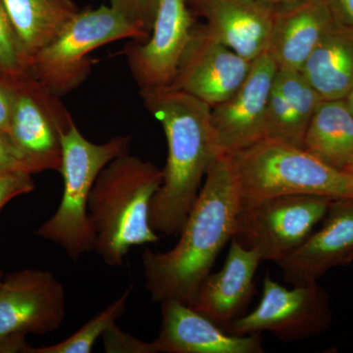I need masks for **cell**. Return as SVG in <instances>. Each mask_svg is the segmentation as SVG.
Masks as SVG:
<instances>
[{
  "mask_svg": "<svg viewBox=\"0 0 353 353\" xmlns=\"http://www.w3.org/2000/svg\"><path fill=\"white\" fill-rule=\"evenodd\" d=\"M240 192L231 159L215 158L206 173L181 238L172 250L141 254L145 289L155 303L179 301L192 305L216 259L236 234Z\"/></svg>",
  "mask_w": 353,
  "mask_h": 353,
  "instance_id": "6da1fadb",
  "label": "cell"
},
{
  "mask_svg": "<svg viewBox=\"0 0 353 353\" xmlns=\"http://www.w3.org/2000/svg\"><path fill=\"white\" fill-rule=\"evenodd\" d=\"M139 94L148 112L161 123L168 145L162 183L150 203V225L157 233L180 234L202 180L219 157L211 106L169 85L141 88Z\"/></svg>",
  "mask_w": 353,
  "mask_h": 353,
  "instance_id": "7a4b0ae2",
  "label": "cell"
},
{
  "mask_svg": "<svg viewBox=\"0 0 353 353\" xmlns=\"http://www.w3.org/2000/svg\"><path fill=\"white\" fill-rule=\"evenodd\" d=\"M161 183L162 169L128 152L99 173L90 192L88 216L94 250L108 266H123L132 248L159 241L150 211Z\"/></svg>",
  "mask_w": 353,
  "mask_h": 353,
  "instance_id": "3957f363",
  "label": "cell"
},
{
  "mask_svg": "<svg viewBox=\"0 0 353 353\" xmlns=\"http://www.w3.org/2000/svg\"><path fill=\"white\" fill-rule=\"evenodd\" d=\"M241 209L284 196L353 199V175L334 168L301 146L266 138L229 155Z\"/></svg>",
  "mask_w": 353,
  "mask_h": 353,
  "instance_id": "277c9868",
  "label": "cell"
},
{
  "mask_svg": "<svg viewBox=\"0 0 353 353\" xmlns=\"http://www.w3.org/2000/svg\"><path fill=\"white\" fill-rule=\"evenodd\" d=\"M131 138L114 137L97 145L83 136L74 125L62 138L63 194L54 214L36 230L37 236L63 248L70 259L78 260L94 250L95 236L88 201L97 176L114 158L128 152Z\"/></svg>",
  "mask_w": 353,
  "mask_h": 353,
  "instance_id": "5b68a950",
  "label": "cell"
},
{
  "mask_svg": "<svg viewBox=\"0 0 353 353\" xmlns=\"http://www.w3.org/2000/svg\"><path fill=\"white\" fill-rule=\"evenodd\" d=\"M124 39L145 41L148 36L111 6L79 11L57 38L32 57L30 75L53 94L63 97L87 80L94 63L92 51Z\"/></svg>",
  "mask_w": 353,
  "mask_h": 353,
  "instance_id": "8992f818",
  "label": "cell"
},
{
  "mask_svg": "<svg viewBox=\"0 0 353 353\" xmlns=\"http://www.w3.org/2000/svg\"><path fill=\"white\" fill-rule=\"evenodd\" d=\"M333 199L284 196L241 209L234 238L253 248L261 259L279 262L303 245L324 220Z\"/></svg>",
  "mask_w": 353,
  "mask_h": 353,
  "instance_id": "52a82bcc",
  "label": "cell"
},
{
  "mask_svg": "<svg viewBox=\"0 0 353 353\" xmlns=\"http://www.w3.org/2000/svg\"><path fill=\"white\" fill-rule=\"evenodd\" d=\"M14 102L7 134L32 174L60 171L62 138L75 125L71 114L31 75L13 78Z\"/></svg>",
  "mask_w": 353,
  "mask_h": 353,
  "instance_id": "ba28073f",
  "label": "cell"
},
{
  "mask_svg": "<svg viewBox=\"0 0 353 353\" xmlns=\"http://www.w3.org/2000/svg\"><path fill=\"white\" fill-rule=\"evenodd\" d=\"M331 324L330 296L318 282L288 289L266 273L259 305L232 322L226 332L239 336L269 332L290 343L321 334Z\"/></svg>",
  "mask_w": 353,
  "mask_h": 353,
  "instance_id": "9c48e42d",
  "label": "cell"
},
{
  "mask_svg": "<svg viewBox=\"0 0 353 353\" xmlns=\"http://www.w3.org/2000/svg\"><path fill=\"white\" fill-rule=\"evenodd\" d=\"M66 315L65 290L48 271L25 269L0 284V352H24L26 334L57 331Z\"/></svg>",
  "mask_w": 353,
  "mask_h": 353,
  "instance_id": "30bf717a",
  "label": "cell"
},
{
  "mask_svg": "<svg viewBox=\"0 0 353 353\" xmlns=\"http://www.w3.org/2000/svg\"><path fill=\"white\" fill-rule=\"evenodd\" d=\"M250 67L252 62L218 41L205 24L194 21L169 87L214 108L238 90Z\"/></svg>",
  "mask_w": 353,
  "mask_h": 353,
  "instance_id": "8fae6325",
  "label": "cell"
},
{
  "mask_svg": "<svg viewBox=\"0 0 353 353\" xmlns=\"http://www.w3.org/2000/svg\"><path fill=\"white\" fill-rule=\"evenodd\" d=\"M277 71V64L266 51L253 60L238 90L211 108L218 155L229 157L267 138V110Z\"/></svg>",
  "mask_w": 353,
  "mask_h": 353,
  "instance_id": "7c38bea8",
  "label": "cell"
},
{
  "mask_svg": "<svg viewBox=\"0 0 353 353\" xmlns=\"http://www.w3.org/2000/svg\"><path fill=\"white\" fill-rule=\"evenodd\" d=\"M194 21L187 0H160L150 38L134 41L125 48L139 88L170 85Z\"/></svg>",
  "mask_w": 353,
  "mask_h": 353,
  "instance_id": "4fadbf2b",
  "label": "cell"
},
{
  "mask_svg": "<svg viewBox=\"0 0 353 353\" xmlns=\"http://www.w3.org/2000/svg\"><path fill=\"white\" fill-rule=\"evenodd\" d=\"M353 260V199L332 201L321 229L277 265L290 285L318 282L327 272Z\"/></svg>",
  "mask_w": 353,
  "mask_h": 353,
  "instance_id": "5bb4252c",
  "label": "cell"
},
{
  "mask_svg": "<svg viewBox=\"0 0 353 353\" xmlns=\"http://www.w3.org/2000/svg\"><path fill=\"white\" fill-rule=\"evenodd\" d=\"M218 41L252 62L268 50L276 4L263 0H187Z\"/></svg>",
  "mask_w": 353,
  "mask_h": 353,
  "instance_id": "9a60e30c",
  "label": "cell"
},
{
  "mask_svg": "<svg viewBox=\"0 0 353 353\" xmlns=\"http://www.w3.org/2000/svg\"><path fill=\"white\" fill-rule=\"evenodd\" d=\"M261 256L233 238L223 268L210 273L197 290L190 307L212 320L226 331L243 315L254 294V278Z\"/></svg>",
  "mask_w": 353,
  "mask_h": 353,
  "instance_id": "2e32d148",
  "label": "cell"
},
{
  "mask_svg": "<svg viewBox=\"0 0 353 353\" xmlns=\"http://www.w3.org/2000/svg\"><path fill=\"white\" fill-rule=\"evenodd\" d=\"M162 320L155 343L163 353H263L259 334L239 336L179 301L161 303Z\"/></svg>",
  "mask_w": 353,
  "mask_h": 353,
  "instance_id": "e0dca14e",
  "label": "cell"
},
{
  "mask_svg": "<svg viewBox=\"0 0 353 353\" xmlns=\"http://www.w3.org/2000/svg\"><path fill=\"white\" fill-rule=\"evenodd\" d=\"M334 25L323 0L276 4L267 52L278 69L301 71L316 46Z\"/></svg>",
  "mask_w": 353,
  "mask_h": 353,
  "instance_id": "ac0fdd59",
  "label": "cell"
},
{
  "mask_svg": "<svg viewBox=\"0 0 353 353\" xmlns=\"http://www.w3.org/2000/svg\"><path fill=\"white\" fill-rule=\"evenodd\" d=\"M322 101L303 72L278 69L267 110V138L303 148L306 130Z\"/></svg>",
  "mask_w": 353,
  "mask_h": 353,
  "instance_id": "d6986e66",
  "label": "cell"
},
{
  "mask_svg": "<svg viewBox=\"0 0 353 353\" xmlns=\"http://www.w3.org/2000/svg\"><path fill=\"white\" fill-rule=\"evenodd\" d=\"M301 72L323 99H345L353 90V31L334 25Z\"/></svg>",
  "mask_w": 353,
  "mask_h": 353,
  "instance_id": "ffe728a7",
  "label": "cell"
},
{
  "mask_svg": "<svg viewBox=\"0 0 353 353\" xmlns=\"http://www.w3.org/2000/svg\"><path fill=\"white\" fill-rule=\"evenodd\" d=\"M28 61L79 12L72 0H1Z\"/></svg>",
  "mask_w": 353,
  "mask_h": 353,
  "instance_id": "44dd1931",
  "label": "cell"
},
{
  "mask_svg": "<svg viewBox=\"0 0 353 353\" xmlns=\"http://www.w3.org/2000/svg\"><path fill=\"white\" fill-rule=\"evenodd\" d=\"M303 148L334 168L353 165V114L345 99H323L309 123Z\"/></svg>",
  "mask_w": 353,
  "mask_h": 353,
  "instance_id": "7402d4cb",
  "label": "cell"
},
{
  "mask_svg": "<svg viewBox=\"0 0 353 353\" xmlns=\"http://www.w3.org/2000/svg\"><path fill=\"white\" fill-rule=\"evenodd\" d=\"M134 289L131 285L117 299L109 304L99 314L85 323L66 340L48 345V347H26L24 352L27 353H90L92 352L94 343L99 340L104 332L117 321L118 318L126 310L128 299Z\"/></svg>",
  "mask_w": 353,
  "mask_h": 353,
  "instance_id": "603a6c76",
  "label": "cell"
},
{
  "mask_svg": "<svg viewBox=\"0 0 353 353\" xmlns=\"http://www.w3.org/2000/svg\"><path fill=\"white\" fill-rule=\"evenodd\" d=\"M0 75L20 78L30 75L29 61L0 0Z\"/></svg>",
  "mask_w": 353,
  "mask_h": 353,
  "instance_id": "cb8c5ba5",
  "label": "cell"
},
{
  "mask_svg": "<svg viewBox=\"0 0 353 353\" xmlns=\"http://www.w3.org/2000/svg\"><path fill=\"white\" fill-rule=\"evenodd\" d=\"M111 7L128 21L138 26L150 38L160 0H110Z\"/></svg>",
  "mask_w": 353,
  "mask_h": 353,
  "instance_id": "d4e9b609",
  "label": "cell"
},
{
  "mask_svg": "<svg viewBox=\"0 0 353 353\" xmlns=\"http://www.w3.org/2000/svg\"><path fill=\"white\" fill-rule=\"evenodd\" d=\"M104 348L108 353H159L155 341H143L125 333L113 323L104 334Z\"/></svg>",
  "mask_w": 353,
  "mask_h": 353,
  "instance_id": "484cf974",
  "label": "cell"
},
{
  "mask_svg": "<svg viewBox=\"0 0 353 353\" xmlns=\"http://www.w3.org/2000/svg\"><path fill=\"white\" fill-rule=\"evenodd\" d=\"M32 175L29 172L15 169L0 170V210L11 199L34 190L36 185Z\"/></svg>",
  "mask_w": 353,
  "mask_h": 353,
  "instance_id": "4316f807",
  "label": "cell"
},
{
  "mask_svg": "<svg viewBox=\"0 0 353 353\" xmlns=\"http://www.w3.org/2000/svg\"><path fill=\"white\" fill-rule=\"evenodd\" d=\"M6 169H15L31 173L29 166L14 145L10 137L7 132H0V170Z\"/></svg>",
  "mask_w": 353,
  "mask_h": 353,
  "instance_id": "83f0119b",
  "label": "cell"
},
{
  "mask_svg": "<svg viewBox=\"0 0 353 353\" xmlns=\"http://www.w3.org/2000/svg\"><path fill=\"white\" fill-rule=\"evenodd\" d=\"M13 102V78L0 75V132H8Z\"/></svg>",
  "mask_w": 353,
  "mask_h": 353,
  "instance_id": "f1b7e54d",
  "label": "cell"
},
{
  "mask_svg": "<svg viewBox=\"0 0 353 353\" xmlns=\"http://www.w3.org/2000/svg\"><path fill=\"white\" fill-rule=\"evenodd\" d=\"M332 14L334 24L353 31V0H323Z\"/></svg>",
  "mask_w": 353,
  "mask_h": 353,
  "instance_id": "f546056e",
  "label": "cell"
},
{
  "mask_svg": "<svg viewBox=\"0 0 353 353\" xmlns=\"http://www.w3.org/2000/svg\"><path fill=\"white\" fill-rule=\"evenodd\" d=\"M345 101H347L348 108H350V110L353 114V90L350 92V94L345 97Z\"/></svg>",
  "mask_w": 353,
  "mask_h": 353,
  "instance_id": "4dcf8cb0",
  "label": "cell"
},
{
  "mask_svg": "<svg viewBox=\"0 0 353 353\" xmlns=\"http://www.w3.org/2000/svg\"><path fill=\"white\" fill-rule=\"evenodd\" d=\"M263 1L269 2V3L279 4L284 3V2L292 1V0H263Z\"/></svg>",
  "mask_w": 353,
  "mask_h": 353,
  "instance_id": "1f68e13d",
  "label": "cell"
},
{
  "mask_svg": "<svg viewBox=\"0 0 353 353\" xmlns=\"http://www.w3.org/2000/svg\"><path fill=\"white\" fill-rule=\"evenodd\" d=\"M345 171L350 172L353 175V165L352 166L348 167V168L345 169Z\"/></svg>",
  "mask_w": 353,
  "mask_h": 353,
  "instance_id": "d6a6232c",
  "label": "cell"
},
{
  "mask_svg": "<svg viewBox=\"0 0 353 353\" xmlns=\"http://www.w3.org/2000/svg\"><path fill=\"white\" fill-rule=\"evenodd\" d=\"M2 282V273L0 272V284H1Z\"/></svg>",
  "mask_w": 353,
  "mask_h": 353,
  "instance_id": "836d02e7",
  "label": "cell"
}]
</instances>
